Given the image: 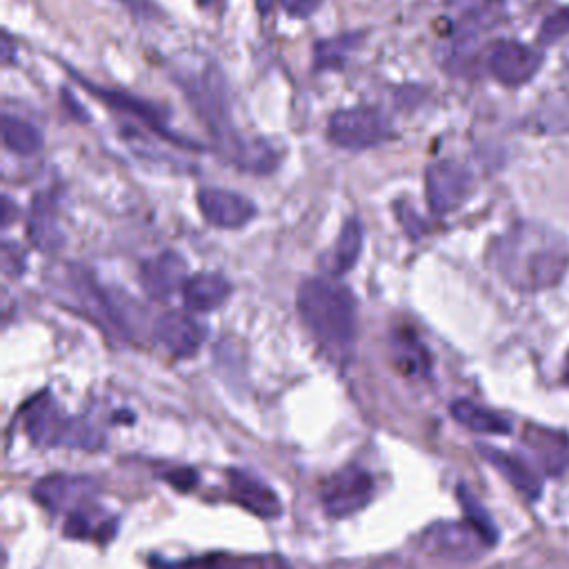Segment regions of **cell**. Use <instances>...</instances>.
<instances>
[{"mask_svg": "<svg viewBox=\"0 0 569 569\" xmlns=\"http://www.w3.org/2000/svg\"><path fill=\"white\" fill-rule=\"evenodd\" d=\"M498 276L520 293H540L562 282L569 269V244L549 227L520 222L493 247Z\"/></svg>", "mask_w": 569, "mask_h": 569, "instance_id": "1", "label": "cell"}, {"mask_svg": "<svg viewBox=\"0 0 569 569\" xmlns=\"http://www.w3.org/2000/svg\"><path fill=\"white\" fill-rule=\"evenodd\" d=\"M187 93L191 96V102L204 120L209 133L213 136L220 153L229 162H233L242 171L260 176L271 173L278 167L280 153L269 142L247 140L233 127L229 87L218 67H209L198 78H193Z\"/></svg>", "mask_w": 569, "mask_h": 569, "instance_id": "2", "label": "cell"}, {"mask_svg": "<svg viewBox=\"0 0 569 569\" xmlns=\"http://www.w3.org/2000/svg\"><path fill=\"white\" fill-rule=\"evenodd\" d=\"M300 320L311 338L336 360L351 358L358 320L351 291L333 278H307L296 293Z\"/></svg>", "mask_w": 569, "mask_h": 569, "instance_id": "3", "label": "cell"}, {"mask_svg": "<svg viewBox=\"0 0 569 569\" xmlns=\"http://www.w3.org/2000/svg\"><path fill=\"white\" fill-rule=\"evenodd\" d=\"M22 416L29 440L40 447H71L87 451L102 447L100 431L80 418L64 416L49 393L33 398Z\"/></svg>", "mask_w": 569, "mask_h": 569, "instance_id": "4", "label": "cell"}, {"mask_svg": "<svg viewBox=\"0 0 569 569\" xmlns=\"http://www.w3.org/2000/svg\"><path fill=\"white\" fill-rule=\"evenodd\" d=\"M391 133L385 113L371 107L338 109L327 124V136L336 147L349 151H362L380 144Z\"/></svg>", "mask_w": 569, "mask_h": 569, "instance_id": "5", "label": "cell"}, {"mask_svg": "<svg viewBox=\"0 0 569 569\" xmlns=\"http://www.w3.org/2000/svg\"><path fill=\"white\" fill-rule=\"evenodd\" d=\"M373 498V478L362 467L349 465L322 482L320 500L331 518H349L362 511Z\"/></svg>", "mask_w": 569, "mask_h": 569, "instance_id": "6", "label": "cell"}, {"mask_svg": "<svg viewBox=\"0 0 569 569\" xmlns=\"http://www.w3.org/2000/svg\"><path fill=\"white\" fill-rule=\"evenodd\" d=\"M425 191L429 209L436 216L460 209L473 193L471 171L456 160H438L425 171Z\"/></svg>", "mask_w": 569, "mask_h": 569, "instance_id": "7", "label": "cell"}, {"mask_svg": "<svg viewBox=\"0 0 569 569\" xmlns=\"http://www.w3.org/2000/svg\"><path fill=\"white\" fill-rule=\"evenodd\" d=\"M418 545L425 553L433 558L458 560V562H469L478 558L485 551V547H489L482 540V536L471 527L469 520L433 522L420 533Z\"/></svg>", "mask_w": 569, "mask_h": 569, "instance_id": "8", "label": "cell"}, {"mask_svg": "<svg viewBox=\"0 0 569 569\" xmlns=\"http://www.w3.org/2000/svg\"><path fill=\"white\" fill-rule=\"evenodd\" d=\"M69 76H73L80 84L87 87V91H91L98 100L107 102L109 107L127 113V116H133L138 120H142L149 129H153L158 136H162L164 140H171L173 144H180V147H187V149H202L200 144H193L191 140L182 138L180 133H173L167 124V111L158 104H151L133 93H127V91H116V89H104V87H98L89 80H84L82 76H78L73 69H69Z\"/></svg>", "mask_w": 569, "mask_h": 569, "instance_id": "9", "label": "cell"}, {"mask_svg": "<svg viewBox=\"0 0 569 569\" xmlns=\"http://www.w3.org/2000/svg\"><path fill=\"white\" fill-rule=\"evenodd\" d=\"M542 56L518 40H500L489 49L487 67L491 76L505 87H518L533 78Z\"/></svg>", "mask_w": 569, "mask_h": 569, "instance_id": "10", "label": "cell"}, {"mask_svg": "<svg viewBox=\"0 0 569 569\" xmlns=\"http://www.w3.org/2000/svg\"><path fill=\"white\" fill-rule=\"evenodd\" d=\"M198 209L202 218L218 229H240L258 213L249 198L218 187H204L198 191Z\"/></svg>", "mask_w": 569, "mask_h": 569, "instance_id": "11", "label": "cell"}, {"mask_svg": "<svg viewBox=\"0 0 569 569\" xmlns=\"http://www.w3.org/2000/svg\"><path fill=\"white\" fill-rule=\"evenodd\" d=\"M153 333L158 342L178 360L196 356L207 338L204 325H200L193 316L182 311L162 313L156 322Z\"/></svg>", "mask_w": 569, "mask_h": 569, "instance_id": "12", "label": "cell"}, {"mask_svg": "<svg viewBox=\"0 0 569 569\" xmlns=\"http://www.w3.org/2000/svg\"><path fill=\"white\" fill-rule=\"evenodd\" d=\"M189 278L187 260L178 251H160L140 264V284L153 300L167 298L182 289Z\"/></svg>", "mask_w": 569, "mask_h": 569, "instance_id": "13", "label": "cell"}, {"mask_svg": "<svg viewBox=\"0 0 569 569\" xmlns=\"http://www.w3.org/2000/svg\"><path fill=\"white\" fill-rule=\"evenodd\" d=\"M227 480H229L231 498L244 509H249L251 513H256L258 518L276 520L282 516V502L278 493L253 473L242 469H231L227 473Z\"/></svg>", "mask_w": 569, "mask_h": 569, "instance_id": "14", "label": "cell"}, {"mask_svg": "<svg viewBox=\"0 0 569 569\" xmlns=\"http://www.w3.org/2000/svg\"><path fill=\"white\" fill-rule=\"evenodd\" d=\"M96 491L93 482L87 478H69V476H49L42 478L33 487V498L51 509V511H62V509H82L80 505L91 498Z\"/></svg>", "mask_w": 569, "mask_h": 569, "instance_id": "15", "label": "cell"}, {"mask_svg": "<svg viewBox=\"0 0 569 569\" xmlns=\"http://www.w3.org/2000/svg\"><path fill=\"white\" fill-rule=\"evenodd\" d=\"M476 451L518 491L522 493L527 500H538L542 493V482L540 478L525 465V460H520L513 453H507L498 447H491L487 442H478Z\"/></svg>", "mask_w": 569, "mask_h": 569, "instance_id": "16", "label": "cell"}, {"mask_svg": "<svg viewBox=\"0 0 569 569\" xmlns=\"http://www.w3.org/2000/svg\"><path fill=\"white\" fill-rule=\"evenodd\" d=\"M229 296H231V282L224 276L211 273V271L189 276L182 287V302L189 311H196V313L216 311L227 302Z\"/></svg>", "mask_w": 569, "mask_h": 569, "instance_id": "17", "label": "cell"}, {"mask_svg": "<svg viewBox=\"0 0 569 569\" xmlns=\"http://www.w3.org/2000/svg\"><path fill=\"white\" fill-rule=\"evenodd\" d=\"M525 442L538 456L549 476H560L569 469V436L565 431L529 425Z\"/></svg>", "mask_w": 569, "mask_h": 569, "instance_id": "18", "label": "cell"}, {"mask_svg": "<svg viewBox=\"0 0 569 569\" xmlns=\"http://www.w3.org/2000/svg\"><path fill=\"white\" fill-rule=\"evenodd\" d=\"M362 224L358 218L345 220L333 247L322 256V267L329 276H342L353 269L362 251Z\"/></svg>", "mask_w": 569, "mask_h": 569, "instance_id": "19", "label": "cell"}, {"mask_svg": "<svg viewBox=\"0 0 569 569\" xmlns=\"http://www.w3.org/2000/svg\"><path fill=\"white\" fill-rule=\"evenodd\" d=\"M449 411H451V416L458 425H462L465 429H469L473 433L505 436V433L511 431V422L505 416H500V413H496V411H491L482 405H476L467 398H460V400L451 402Z\"/></svg>", "mask_w": 569, "mask_h": 569, "instance_id": "20", "label": "cell"}, {"mask_svg": "<svg viewBox=\"0 0 569 569\" xmlns=\"http://www.w3.org/2000/svg\"><path fill=\"white\" fill-rule=\"evenodd\" d=\"M393 362L407 378H427L431 371V356L422 340L409 329L393 336Z\"/></svg>", "mask_w": 569, "mask_h": 569, "instance_id": "21", "label": "cell"}, {"mask_svg": "<svg viewBox=\"0 0 569 569\" xmlns=\"http://www.w3.org/2000/svg\"><path fill=\"white\" fill-rule=\"evenodd\" d=\"M29 238L42 249V251H56L62 247L64 236L56 222L53 202L47 196L33 198L31 216H29Z\"/></svg>", "mask_w": 569, "mask_h": 569, "instance_id": "22", "label": "cell"}, {"mask_svg": "<svg viewBox=\"0 0 569 569\" xmlns=\"http://www.w3.org/2000/svg\"><path fill=\"white\" fill-rule=\"evenodd\" d=\"M2 142L16 156H36L42 149V131L11 113L2 116Z\"/></svg>", "mask_w": 569, "mask_h": 569, "instance_id": "23", "label": "cell"}, {"mask_svg": "<svg viewBox=\"0 0 569 569\" xmlns=\"http://www.w3.org/2000/svg\"><path fill=\"white\" fill-rule=\"evenodd\" d=\"M456 498H458V502H460V507H462V511H465V520H469L471 522V527L482 536V540L489 545V547H493L496 542H498V538H500V531H498V527H496V522H493V518L489 516V511L485 509V505L471 493V489L467 487V485H458V489H456Z\"/></svg>", "mask_w": 569, "mask_h": 569, "instance_id": "24", "label": "cell"}, {"mask_svg": "<svg viewBox=\"0 0 569 569\" xmlns=\"http://www.w3.org/2000/svg\"><path fill=\"white\" fill-rule=\"evenodd\" d=\"M358 42H360V33H345L338 38L320 40L313 53L316 69H340L347 56L358 47Z\"/></svg>", "mask_w": 569, "mask_h": 569, "instance_id": "25", "label": "cell"}, {"mask_svg": "<svg viewBox=\"0 0 569 569\" xmlns=\"http://www.w3.org/2000/svg\"><path fill=\"white\" fill-rule=\"evenodd\" d=\"M200 569H289L280 558L216 553L200 562Z\"/></svg>", "mask_w": 569, "mask_h": 569, "instance_id": "26", "label": "cell"}, {"mask_svg": "<svg viewBox=\"0 0 569 569\" xmlns=\"http://www.w3.org/2000/svg\"><path fill=\"white\" fill-rule=\"evenodd\" d=\"M567 33H569V7H565V9L556 11V13H551V16L542 22V27H540V31H538V42H540V44H551V42L565 38Z\"/></svg>", "mask_w": 569, "mask_h": 569, "instance_id": "27", "label": "cell"}, {"mask_svg": "<svg viewBox=\"0 0 569 569\" xmlns=\"http://www.w3.org/2000/svg\"><path fill=\"white\" fill-rule=\"evenodd\" d=\"M322 0H280L282 9L293 18H309Z\"/></svg>", "mask_w": 569, "mask_h": 569, "instance_id": "28", "label": "cell"}, {"mask_svg": "<svg viewBox=\"0 0 569 569\" xmlns=\"http://www.w3.org/2000/svg\"><path fill=\"white\" fill-rule=\"evenodd\" d=\"M164 480H167V482H171L176 489L187 491L189 487H193V485H196L198 473H196L193 469H173L171 473H167V476H164Z\"/></svg>", "mask_w": 569, "mask_h": 569, "instance_id": "29", "label": "cell"}, {"mask_svg": "<svg viewBox=\"0 0 569 569\" xmlns=\"http://www.w3.org/2000/svg\"><path fill=\"white\" fill-rule=\"evenodd\" d=\"M118 2H122L131 13H136L140 18H149V16H153L158 11L151 0H118Z\"/></svg>", "mask_w": 569, "mask_h": 569, "instance_id": "30", "label": "cell"}, {"mask_svg": "<svg viewBox=\"0 0 569 569\" xmlns=\"http://www.w3.org/2000/svg\"><path fill=\"white\" fill-rule=\"evenodd\" d=\"M369 569H413V567L400 558H385V560H378L376 565H371Z\"/></svg>", "mask_w": 569, "mask_h": 569, "instance_id": "31", "label": "cell"}, {"mask_svg": "<svg viewBox=\"0 0 569 569\" xmlns=\"http://www.w3.org/2000/svg\"><path fill=\"white\" fill-rule=\"evenodd\" d=\"M13 44H11V36L9 33H4L2 36V62L4 64H9L11 62V58H13Z\"/></svg>", "mask_w": 569, "mask_h": 569, "instance_id": "32", "label": "cell"}, {"mask_svg": "<svg viewBox=\"0 0 569 569\" xmlns=\"http://www.w3.org/2000/svg\"><path fill=\"white\" fill-rule=\"evenodd\" d=\"M9 220H11V200H9V198H4V216H2V224L7 227V224H9Z\"/></svg>", "mask_w": 569, "mask_h": 569, "instance_id": "33", "label": "cell"}, {"mask_svg": "<svg viewBox=\"0 0 569 569\" xmlns=\"http://www.w3.org/2000/svg\"><path fill=\"white\" fill-rule=\"evenodd\" d=\"M562 380L569 385V351H567V358H565V369H562Z\"/></svg>", "mask_w": 569, "mask_h": 569, "instance_id": "34", "label": "cell"}, {"mask_svg": "<svg viewBox=\"0 0 569 569\" xmlns=\"http://www.w3.org/2000/svg\"><path fill=\"white\" fill-rule=\"evenodd\" d=\"M200 2H209V0H200Z\"/></svg>", "mask_w": 569, "mask_h": 569, "instance_id": "35", "label": "cell"}]
</instances>
